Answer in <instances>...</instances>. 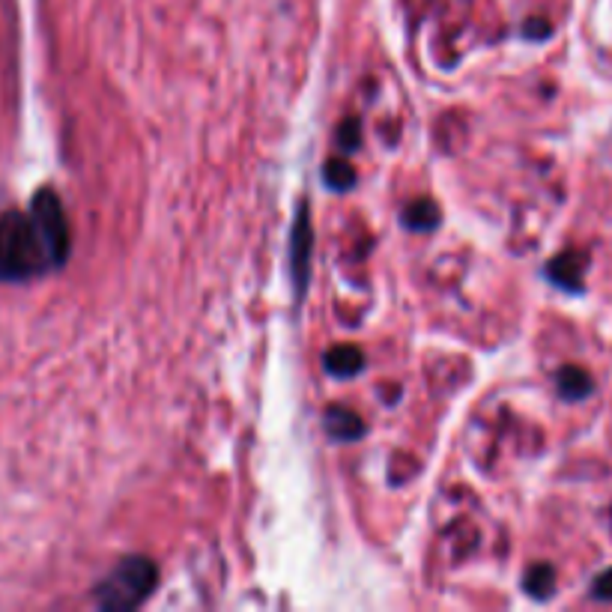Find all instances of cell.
I'll return each mask as SVG.
<instances>
[{
    "mask_svg": "<svg viewBox=\"0 0 612 612\" xmlns=\"http://www.w3.org/2000/svg\"><path fill=\"white\" fill-rule=\"evenodd\" d=\"M72 236L54 189H39L30 209L0 215V281H30L69 260Z\"/></svg>",
    "mask_w": 612,
    "mask_h": 612,
    "instance_id": "1",
    "label": "cell"
},
{
    "mask_svg": "<svg viewBox=\"0 0 612 612\" xmlns=\"http://www.w3.org/2000/svg\"><path fill=\"white\" fill-rule=\"evenodd\" d=\"M156 580V565L147 556H129L96 586V607L108 612L135 610L153 595Z\"/></svg>",
    "mask_w": 612,
    "mask_h": 612,
    "instance_id": "2",
    "label": "cell"
},
{
    "mask_svg": "<svg viewBox=\"0 0 612 612\" xmlns=\"http://www.w3.org/2000/svg\"><path fill=\"white\" fill-rule=\"evenodd\" d=\"M311 248H314V230H311V212L308 206L299 204L293 230H290V278L296 287V296H302V290L308 287V275H311Z\"/></svg>",
    "mask_w": 612,
    "mask_h": 612,
    "instance_id": "3",
    "label": "cell"
},
{
    "mask_svg": "<svg viewBox=\"0 0 612 612\" xmlns=\"http://www.w3.org/2000/svg\"><path fill=\"white\" fill-rule=\"evenodd\" d=\"M583 269H586V257L583 254H577V251H565L562 257H556L553 263H550V278L559 284V287H565V290H580L583 287Z\"/></svg>",
    "mask_w": 612,
    "mask_h": 612,
    "instance_id": "4",
    "label": "cell"
},
{
    "mask_svg": "<svg viewBox=\"0 0 612 612\" xmlns=\"http://www.w3.org/2000/svg\"><path fill=\"white\" fill-rule=\"evenodd\" d=\"M326 430H329L335 439L350 442V439H356V436H362V433H365V424H362V418H359L353 409L332 407V409H326Z\"/></svg>",
    "mask_w": 612,
    "mask_h": 612,
    "instance_id": "5",
    "label": "cell"
},
{
    "mask_svg": "<svg viewBox=\"0 0 612 612\" xmlns=\"http://www.w3.org/2000/svg\"><path fill=\"white\" fill-rule=\"evenodd\" d=\"M362 368H365V356L353 344H341V347L329 350V356H326V371L335 377H353Z\"/></svg>",
    "mask_w": 612,
    "mask_h": 612,
    "instance_id": "6",
    "label": "cell"
},
{
    "mask_svg": "<svg viewBox=\"0 0 612 612\" xmlns=\"http://www.w3.org/2000/svg\"><path fill=\"white\" fill-rule=\"evenodd\" d=\"M559 392L571 401H580L592 392V377L583 368H565L559 374Z\"/></svg>",
    "mask_w": 612,
    "mask_h": 612,
    "instance_id": "7",
    "label": "cell"
},
{
    "mask_svg": "<svg viewBox=\"0 0 612 612\" xmlns=\"http://www.w3.org/2000/svg\"><path fill=\"white\" fill-rule=\"evenodd\" d=\"M553 586H556V571H553L550 565H535V568H529V574H526V592H529L532 598H538V601L550 598V595H553Z\"/></svg>",
    "mask_w": 612,
    "mask_h": 612,
    "instance_id": "8",
    "label": "cell"
},
{
    "mask_svg": "<svg viewBox=\"0 0 612 612\" xmlns=\"http://www.w3.org/2000/svg\"><path fill=\"white\" fill-rule=\"evenodd\" d=\"M404 221H407L412 230H433L439 224V209H436L433 201H415L407 209Z\"/></svg>",
    "mask_w": 612,
    "mask_h": 612,
    "instance_id": "9",
    "label": "cell"
},
{
    "mask_svg": "<svg viewBox=\"0 0 612 612\" xmlns=\"http://www.w3.org/2000/svg\"><path fill=\"white\" fill-rule=\"evenodd\" d=\"M323 177H326L329 189H335V192H347V189L356 183V171H353L344 159H332V162L326 165Z\"/></svg>",
    "mask_w": 612,
    "mask_h": 612,
    "instance_id": "10",
    "label": "cell"
},
{
    "mask_svg": "<svg viewBox=\"0 0 612 612\" xmlns=\"http://www.w3.org/2000/svg\"><path fill=\"white\" fill-rule=\"evenodd\" d=\"M338 141H341V147L353 150L359 144V123L356 120H344L341 129H338Z\"/></svg>",
    "mask_w": 612,
    "mask_h": 612,
    "instance_id": "11",
    "label": "cell"
},
{
    "mask_svg": "<svg viewBox=\"0 0 612 612\" xmlns=\"http://www.w3.org/2000/svg\"><path fill=\"white\" fill-rule=\"evenodd\" d=\"M592 595L598 598V601H612V568L610 571H604L598 580H595V586H592Z\"/></svg>",
    "mask_w": 612,
    "mask_h": 612,
    "instance_id": "12",
    "label": "cell"
}]
</instances>
